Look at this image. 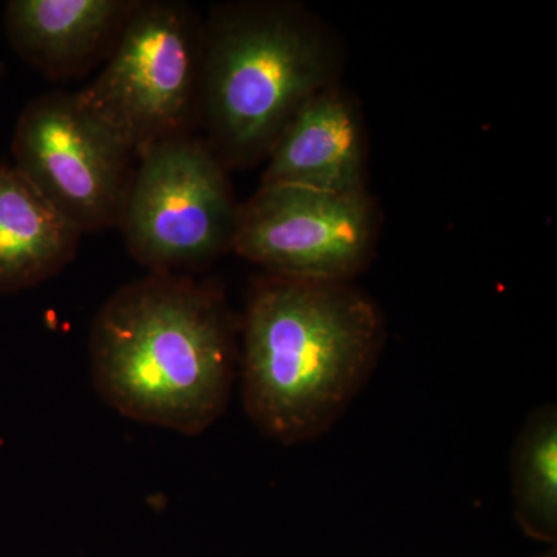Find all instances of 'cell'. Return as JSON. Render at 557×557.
<instances>
[{
  "instance_id": "cell-1",
  "label": "cell",
  "mask_w": 557,
  "mask_h": 557,
  "mask_svg": "<svg viewBox=\"0 0 557 557\" xmlns=\"http://www.w3.org/2000/svg\"><path fill=\"white\" fill-rule=\"evenodd\" d=\"M95 388L121 416L199 435L223 416L236 335L222 293L183 274L149 273L116 289L90 330Z\"/></svg>"
},
{
  "instance_id": "cell-2",
  "label": "cell",
  "mask_w": 557,
  "mask_h": 557,
  "mask_svg": "<svg viewBox=\"0 0 557 557\" xmlns=\"http://www.w3.org/2000/svg\"><path fill=\"white\" fill-rule=\"evenodd\" d=\"M242 398L249 420L282 445L324 435L368 383L383 319L348 282L271 276L245 313Z\"/></svg>"
},
{
  "instance_id": "cell-3",
  "label": "cell",
  "mask_w": 557,
  "mask_h": 557,
  "mask_svg": "<svg viewBox=\"0 0 557 557\" xmlns=\"http://www.w3.org/2000/svg\"><path fill=\"white\" fill-rule=\"evenodd\" d=\"M335 57L327 35L288 3L212 11L201 32L199 119L226 168L269 159L293 116L329 89Z\"/></svg>"
},
{
  "instance_id": "cell-4",
  "label": "cell",
  "mask_w": 557,
  "mask_h": 557,
  "mask_svg": "<svg viewBox=\"0 0 557 557\" xmlns=\"http://www.w3.org/2000/svg\"><path fill=\"white\" fill-rule=\"evenodd\" d=\"M201 32L186 3L137 0L108 64L76 98L137 157L190 135L199 119Z\"/></svg>"
},
{
  "instance_id": "cell-5",
  "label": "cell",
  "mask_w": 557,
  "mask_h": 557,
  "mask_svg": "<svg viewBox=\"0 0 557 557\" xmlns=\"http://www.w3.org/2000/svg\"><path fill=\"white\" fill-rule=\"evenodd\" d=\"M119 228L149 273L199 270L231 249L237 207L218 153L193 135L138 156Z\"/></svg>"
},
{
  "instance_id": "cell-6",
  "label": "cell",
  "mask_w": 557,
  "mask_h": 557,
  "mask_svg": "<svg viewBox=\"0 0 557 557\" xmlns=\"http://www.w3.org/2000/svg\"><path fill=\"white\" fill-rule=\"evenodd\" d=\"M11 153L14 166L81 233L119 225L134 152L76 94L53 91L28 102Z\"/></svg>"
},
{
  "instance_id": "cell-7",
  "label": "cell",
  "mask_w": 557,
  "mask_h": 557,
  "mask_svg": "<svg viewBox=\"0 0 557 557\" xmlns=\"http://www.w3.org/2000/svg\"><path fill=\"white\" fill-rule=\"evenodd\" d=\"M373 237L366 189L262 185L237 209L231 249L271 276L347 282L368 262Z\"/></svg>"
},
{
  "instance_id": "cell-8",
  "label": "cell",
  "mask_w": 557,
  "mask_h": 557,
  "mask_svg": "<svg viewBox=\"0 0 557 557\" xmlns=\"http://www.w3.org/2000/svg\"><path fill=\"white\" fill-rule=\"evenodd\" d=\"M267 160L262 185L364 190L366 139L354 102L332 87L319 91L293 116Z\"/></svg>"
},
{
  "instance_id": "cell-9",
  "label": "cell",
  "mask_w": 557,
  "mask_h": 557,
  "mask_svg": "<svg viewBox=\"0 0 557 557\" xmlns=\"http://www.w3.org/2000/svg\"><path fill=\"white\" fill-rule=\"evenodd\" d=\"M137 0H11L7 38L17 54L49 78L79 75L112 50Z\"/></svg>"
},
{
  "instance_id": "cell-10",
  "label": "cell",
  "mask_w": 557,
  "mask_h": 557,
  "mask_svg": "<svg viewBox=\"0 0 557 557\" xmlns=\"http://www.w3.org/2000/svg\"><path fill=\"white\" fill-rule=\"evenodd\" d=\"M81 236L13 163L0 161V293L57 276L75 259Z\"/></svg>"
},
{
  "instance_id": "cell-11",
  "label": "cell",
  "mask_w": 557,
  "mask_h": 557,
  "mask_svg": "<svg viewBox=\"0 0 557 557\" xmlns=\"http://www.w3.org/2000/svg\"><path fill=\"white\" fill-rule=\"evenodd\" d=\"M515 518L528 537L557 539V410L536 408L516 438L511 456Z\"/></svg>"
},
{
  "instance_id": "cell-12",
  "label": "cell",
  "mask_w": 557,
  "mask_h": 557,
  "mask_svg": "<svg viewBox=\"0 0 557 557\" xmlns=\"http://www.w3.org/2000/svg\"><path fill=\"white\" fill-rule=\"evenodd\" d=\"M541 557H556V549H553V552L545 553V555H542Z\"/></svg>"
}]
</instances>
